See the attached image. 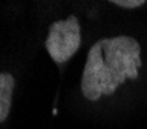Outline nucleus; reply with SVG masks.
Here are the masks:
<instances>
[{"label": "nucleus", "mask_w": 147, "mask_h": 129, "mask_svg": "<svg viewBox=\"0 0 147 129\" xmlns=\"http://www.w3.org/2000/svg\"><path fill=\"white\" fill-rule=\"evenodd\" d=\"M141 46L127 35L101 39L90 46L81 75V92L89 101L115 94L127 78H138Z\"/></svg>", "instance_id": "1"}, {"label": "nucleus", "mask_w": 147, "mask_h": 129, "mask_svg": "<svg viewBox=\"0 0 147 129\" xmlns=\"http://www.w3.org/2000/svg\"><path fill=\"white\" fill-rule=\"evenodd\" d=\"M81 45V26L75 16L66 20H57L49 26L45 46L57 64L66 63Z\"/></svg>", "instance_id": "2"}, {"label": "nucleus", "mask_w": 147, "mask_h": 129, "mask_svg": "<svg viewBox=\"0 0 147 129\" xmlns=\"http://www.w3.org/2000/svg\"><path fill=\"white\" fill-rule=\"evenodd\" d=\"M14 77L8 72H0V123L8 118L12 105L14 92Z\"/></svg>", "instance_id": "3"}, {"label": "nucleus", "mask_w": 147, "mask_h": 129, "mask_svg": "<svg viewBox=\"0 0 147 129\" xmlns=\"http://www.w3.org/2000/svg\"><path fill=\"white\" fill-rule=\"evenodd\" d=\"M113 5L117 6H121V8H129V9H133V8H140L142 5H146L144 0H112Z\"/></svg>", "instance_id": "4"}]
</instances>
